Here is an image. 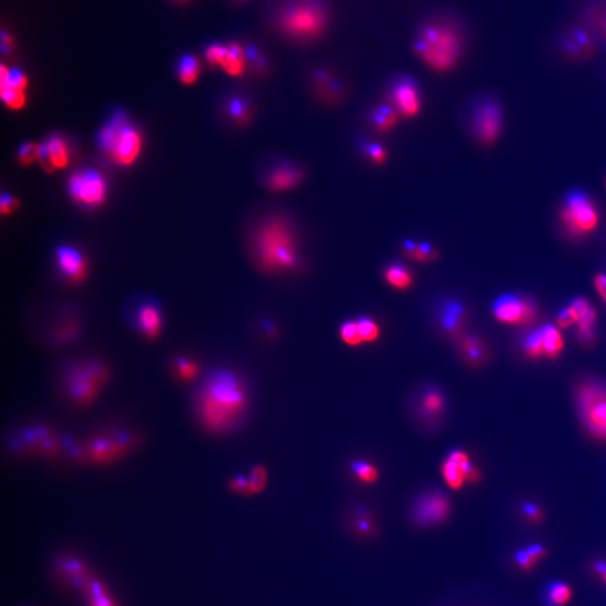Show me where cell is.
<instances>
[{
	"label": "cell",
	"mask_w": 606,
	"mask_h": 606,
	"mask_svg": "<svg viewBox=\"0 0 606 606\" xmlns=\"http://www.w3.org/2000/svg\"><path fill=\"white\" fill-rule=\"evenodd\" d=\"M251 254L255 267L267 275L299 274L306 262L300 228L283 210L267 213L251 237Z\"/></svg>",
	"instance_id": "cell-1"
},
{
	"label": "cell",
	"mask_w": 606,
	"mask_h": 606,
	"mask_svg": "<svg viewBox=\"0 0 606 606\" xmlns=\"http://www.w3.org/2000/svg\"><path fill=\"white\" fill-rule=\"evenodd\" d=\"M249 404V390L242 376L222 368L210 372L198 386L194 412L203 429L224 435L242 424Z\"/></svg>",
	"instance_id": "cell-2"
},
{
	"label": "cell",
	"mask_w": 606,
	"mask_h": 606,
	"mask_svg": "<svg viewBox=\"0 0 606 606\" xmlns=\"http://www.w3.org/2000/svg\"><path fill=\"white\" fill-rule=\"evenodd\" d=\"M464 51V36L456 23L435 19L422 25L413 43V52L435 72L454 69Z\"/></svg>",
	"instance_id": "cell-3"
},
{
	"label": "cell",
	"mask_w": 606,
	"mask_h": 606,
	"mask_svg": "<svg viewBox=\"0 0 606 606\" xmlns=\"http://www.w3.org/2000/svg\"><path fill=\"white\" fill-rule=\"evenodd\" d=\"M328 24L329 10L324 0H284L276 14L280 33L294 42L318 40Z\"/></svg>",
	"instance_id": "cell-4"
},
{
	"label": "cell",
	"mask_w": 606,
	"mask_h": 606,
	"mask_svg": "<svg viewBox=\"0 0 606 606\" xmlns=\"http://www.w3.org/2000/svg\"><path fill=\"white\" fill-rule=\"evenodd\" d=\"M109 376V368L103 362L97 359L76 362L69 365L64 372V390L73 404L90 406L97 400Z\"/></svg>",
	"instance_id": "cell-5"
},
{
	"label": "cell",
	"mask_w": 606,
	"mask_h": 606,
	"mask_svg": "<svg viewBox=\"0 0 606 606\" xmlns=\"http://www.w3.org/2000/svg\"><path fill=\"white\" fill-rule=\"evenodd\" d=\"M577 406L583 421L594 436L606 439V386L584 383L577 391Z\"/></svg>",
	"instance_id": "cell-6"
},
{
	"label": "cell",
	"mask_w": 606,
	"mask_h": 606,
	"mask_svg": "<svg viewBox=\"0 0 606 606\" xmlns=\"http://www.w3.org/2000/svg\"><path fill=\"white\" fill-rule=\"evenodd\" d=\"M306 180V170L301 164L289 158H279L267 167L262 183L272 194H288L299 188Z\"/></svg>",
	"instance_id": "cell-7"
},
{
	"label": "cell",
	"mask_w": 606,
	"mask_h": 606,
	"mask_svg": "<svg viewBox=\"0 0 606 606\" xmlns=\"http://www.w3.org/2000/svg\"><path fill=\"white\" fill-rule=\"evenodd\" d=\"M563 220L570 233L583 235L595 229L598 224V213L585 194L576 192L567 200L563 211Z\"/></svg>",
	"instance_id": "cell-8"
},
{
	"label": "cell",
	"mask_w": 606,
	"mask_h": 606,
	"mask_svg": "<svg viewBox=\"0 0 606 606\" xmlns=\"http://www.w3.org/2000/svg\"><path fill=\"white\" fill-rule=\"evenodd\" d=\"M386 99L395 107L402 119H415L421 112V91L411 76H399L394 80Z\"/></svg>",
	"instance_id": "cell-9"
},
{
	"label": "cell",
	"mask_w": 606,
	"mask_h": 606,
	"mask_svg": "<svg viewBox=\"0 0 606 606\" xmlns=\"http://www.w3.org/2000/svg\"><path fill=\"white\" fill-rule=\"evenodd\" d=\"M67 187L73 199L87 206H99L106 199V181L101 173L94 170L73 174Z\"/></svg>",
	"instance_id": "cell-10"
},
{
	"label": "cell",
	"mask_w": 606,
	"mask_h": 606,
	"mask_svg": "<svg viewBox=\"0 0 606 606\" xmlns=\"http://www.w3.org/2000/svg\"><path fill=\"white\" fill-rule=\"evenodd\" d=\"M494 315L497 320L505 324L527 326L536 322L538 311L530 300L504 295L495 302Z\"/></svg>",
	"instance_id": "cell-11"
},
{
	"label": "cell",
	"mask_w": 606,
	"mask_h": 606,
	"mask_svg": "<svg viewBox=\"0 0 606 606\" xmlns=\"http://www.w3.org/2000/svg\"><path fill=\"white\" fill-rule=\"evenodd\" d=\"M441 474L449 488L459 490L465 482L476 483L479 481V472L470 463V457L461 450L449 454L443 466Z\"/></svg>",
	"instance_id": "cell-12"
},
{
	"label": "cell",
	"mask_w": 606,
	"mask_h": 606,
	"mask_svg": "<svg viewBox=\"0 0 606 606\" xmlns=\"http://www.w3.org/2000/svg\"><path fill=\"white\" fill-rule=\"evenodd\" d=\"M450 502L439 492H429L422 495L415 505V521L421 525H438L448 518Z\"/></svg>",
	"instance_id": "cell-13"
},
{
	"label": "cell",
	"mask_w": 606,
	"mask_h": 606,
	"mask_svg": "<svg viewBox=\"0 0 606 606\" xmlns=\"http://www.w3.org/2000/svg\"><path fill=\"white\" fill-rule=\"evenodd\" d=\"M501 127L502 115L494 101H485L476 108L473 116V129L479 140L483 143L494 142L500 134Z\"/></svg>",
	"instance_id": "cell-14"
},
{
	"label": "cell",
	"mask_w": 606,
	"mask_h": 606,
	"mask_svg": "<svg viewBox=\"0 0 606 606\" xmlns=\"http://www.w3.org/2000/svg\"><path fill=\"white\" fill-rule=\"evenodd\" d=\"M142 137L138 131L126 124L121 128L109 155L121 165H131L140 155Z\"/></svg>",
	"instance_id": "cell-15"
},
{
	"label": "cell",
	"mask_w": 606,
	"mask_h": 606,
	"mask_svg": "<svg viewBox=\"0 0 606 606\" xmlns=\"http://www.w3.org/2000/svg\"><path fill=\"white\" fill-rule=\"evenodd\" d=\"M134 326L146 339L154 340L163 331V315L153 301H145L137 306L134 315Z\"/></svg>",
	"instance_id": "cell-16"
},
{
	"label": "cell",
	"mask_w": 606,
	"mask_h": 606,
	"mask_svg": "<svg viewBox=\"0 0 606 606\" xmlns=\"http://www.w3.org/2000/svg\"><path fill=\"white\" fill-rule=\"evenodd\" d=\"M467 311L461 302L448 300L441 303L437 311L438 326L445 335L450 338H461L466 322Z\"/></svg>",
	"instance_id": "cell-17"
},
{
	"label": "cell",
	"mask_w": 606,
	"mask_h": 606,
	"mask_svg": "<svg viewBox=\"0 0 606 606\" xmlns=\"http://www.w3.org/2000/svg\"><path fill=\"white\" fill-rule=\"evenodd\" d=\"M445 408V397L437 388L424 390L415 399V415L419 424L430 426L441 417Z\"/></svg>",
	"instance_id": "cell-18"
},
{
	"label": "cell",
	"mask_w": 606,
	"mask_h": 606,
	"mask_svg": "<svg viewBox=\"0 0 606 606\" xmlns=\"http://www.w3.org/2000/svg\"><path fill=\"white\" fill-rule=\"evenodd\" d=\"M313 80L315 97L324 105L335 106L343 101L346 96L345 87L333 73L327 70H317L313 73Z\"/></svg>",
	"instance_id": "cell-19"
},
{
	"label": "cell",
	"mask_w": 606,
	"mask_h": 606,
	"mask_svg": "<svg viewBox=\"0 0 606 606\" xmlns=\"http://www.w3.org/2000/svg\"><path fill=\"white\" fill-rule=\"evenodd\" d=\"M367 123L372 131L379 135H388L399 126L402 117L388 99L375 103L367 112Z\"/></svg>",
	"instance_id": "cell-20"
},
{
	"label": "cell",
	"mask_w": 606,
	"mask_h": 606,
	"mask_svg": "<svg viewBox=\"0 0 606 606\" xmlns=\"http://www.w3.org/2000/svg\"><path fill=\"white\" fill-rule=\"evenodd\" d=\"M127 440H121L114 437H101L89 443L85 449V457L94 463H106L114 461L127 452Z\"/></svg>",
	"instance_id": "cell-21"
},
{
	"label": "cell",
	"mask_w": 606,
	"mask_h": 606,
	"mask_svg": "<svg viewBox=\"0 0 606 606\" xmlns=\"http://www.w3.org/2000/svg\"><path fill=\"white\" fill-rule=\"evenodd\" d=\"M39 160L46 171L63 169L69 163V149L62 137L53 135L39 145Z\"/></svg>",
	"instance_id": "cell-22"
},
{
	"label": "cell",
	"mask_w": 606,
	"mask_h": 606,
	"mask_svg": "<svg viewBox=\"0 0 606 606\" xmlns=\"http://www.w3.org/2000/svg\"><path fill=\"white\" fill-rule=\"evenodd\" d=\"M58 267L61 273L69 281L79 283L83 281L87 275V264L85 258L76 249L63 246L56 252Z\"/></svg>",
	"instance_id": "cell-23"
},
{
	"label": "cell",
	"mask_w": 606,
	"mask_h": 606,
	"mask_svg": "<svg viewBox=\"0 0 606 606\" xmlns=\"http://www.w3.org/2000/svg\"><path fill=\"white\" fill-rule=\"evenodd\" d=\"M401 254L406 260L415 263H434L439 258V252L427 240H415L404 238L401 242Z\"/></svg>",
	"instance_id": "cell-24"
},
{
	"label": "cell",
	"mask_w": 606,
	"mask_h": 606,
	"mask_svg": "<svg viewBox=\"0 0 606 606\" xmlns=\"http://www.w3.org/2000/svg\"><path fill=\"white\" fill-rule=\"evenodd\" d=\"M382 274L385 283L397 291H408L415 284L412 271L401 262L386 264Z\"/></svg>",
	"instance_id": "cell-25"
},
{
	"label": "cell",
	"mask_w": 606,
	"mask_h": 606,
	"mask_svg": "<svg viewBox=\"0 0 606 606\" xmlns=\"http://www.w3.org/2000/svg\"><path fill=\"white\" fill-rule=\"evenodd\" d=\"M459 352L467 364L472 366L482 365L488 358V347L479 337L467 335L459 340Z\"/></svg>",
	"instance_id": "cell-26"
},
{
	"label": "cell",
	"mask_w": 606,
	"mask_h": 606,
	"mask_svg": "<svg viewBox=\"0 0 606 606\" xmlns=\"http://www.w3.org/2000/svg\"><path fill=\"white\" fill-rule=\"evenodd\" d=\"M563 50L573 56H583L591 53L594 49V42L585 30L576 28L570 30L561 42Z\"/></svg>",
	"instance_id": "cell-27"
},
{
	"label": "cell",
	"mask_w": 606,
	"mask_h": 606,
	"mask_svg": "<svg viewBox=\"0 0 606 606\" xmlns=\"http://www.w3.org/2000/svg\"><path fill=\"white\" fill-rule=\"evenodd\" d=\"M246 60H247L246 53L242 46L238 44H231V45L226 46V52H224L220 67L228 74L233 76H240L245 70Z\"/></svg>",
	"instance_id": "cell-28"
},
{
	"label": "cell",
	"mask_w": 606,
	"mask_h": 606,
	"mask_svg": "<svg viewBox=\"0 0 606 606\" xmlns=\"http://www.w3.org/2000/svg\"><path fill=\"white\" fill-rule=\"evenodd\" d=\"M126 124H127V118H126L124 112L115 114L114 117L110 119L109 123L101 129V134H99L101 149L109 154L121 128Z\"/></svg>",
	"instance_id": "cell-29"
},
{
	"label": "cell",
	"mask_w": 606,
	"mask_h": 606,
	"mask_svg": "<svg viewBox=\"0 0 606 606\" xmlns=\"http://www.w3.org/2000/svg\"><path fill=\"white\" fill-rule=\"evenodd\" d=\"M358 149L370 163L376 167H383L388 161V152L386 147L374 140L361 138L358 140Z\"/></svg>",
	"instance_id": "cell-30"
},
{
	"label": "cell",
	"mask_w": 606,
	"mask_h": 606,
	"mask_svg": "<svg viewBox=\"0 0 606 606\" xmlns=\"http://www.w3.org/2000/svg\"><path fill=\"white\" fill-rule=\"evenodd\" d=\"M568 308L573 313L577 327H594L596 313L587 300L582 297L576 299Z\"/></svg>",
	"instance_id": "cell-31"
},
{
	"label": "cell",
	"mask_w": 606,
	"mask_h": 606,
	"mask_svg": "<svg viewBox=\"0 0 606 606\" xmlns=\"http://www.w3.org/2000/svg\"><path fill=\"white\" fill-rule=\"evenodd\" d=\"M173 370L183 382H191L200 375V366L197 362L187 356H180L173 362Z\"/></svg>",
	"instance_id": "cell-32"
},
{
	"label": "cell",
	"mask_w": 606,
	"mask_h": 606,
	"mask_svg": "<svg viewBox=\"0 0 606 606\" xmlns=\"http://www.w3.org/2000/svg\"><path fill=\"white\" fill-rule=\"evenodd\" d=\"M543 336V349L545 354L549 357H556L561 349L564 348V339L557 328L554 326H545L541 331Z\"/></svg>",
	"instance_id": "cell-33"
},
{
	"label": "cell",
	"mask_w": 606,
	"mask_h": 606,
	"mask_svg": "<svg viewBox=\"0 0 606 606\" xmlns=\"http://www.w3.org/2000/svg\"><path fill=\"white\" fill-rule=\"evenodd\" d=\"M228 114L231 119L240 125H245L252 119V103L245 98L235 97L228 101Z\"/></svg>",
	"instance_id": "cell-34"
},
{
	"label": "cell",
	"mask_w": 606,
	"mask_h": 606,
	"mask_svg": "<svg viewBox=\"0 0 606 606\" xmlns=\"http://www.w3.org/2000/svg\"><path fill=\"white\" fill-rule=\"evenodd\" d=\"M0 94L3 103L10 109H21L26 101L24 90L12 87L7 82H0Z\"/></svg>",
	"instance_id": "cell-35"
},
{
	"label": "cell",
	"mask_w": 606,
	"mask_h": 606,
	"mask_svg": "<svg viewBox=\"0 0 606 606\" xmlns=\"http://www.w3.org/2000/svg\"><path fill=\"white\" fill-rule=\"evenodd\" d=\"M545 555V550L540 545H532L516 554V563L522 570H530Z\"/></svg>",
	"instance_id": "cell-36"
},
{
	"label": "cell",
	"mask_w": 606,
	"mask_h": 606,
	"mask_svg": "<svg viewBox=\"0 0 606 606\" xmlns=\"http://www.w3.org/2000/svg\"><path fill=\"white\" fill-rule=\"evenodd\" d=\"M572 596H573L572 589L565 583L556 582L549 585L547 597H548L549 604H552V605H566L572 600Z\"/></svg>",
	"instance_id": "cell-37"
},
{
	"label": "cell",
	"mask_w": 606,
	"mask_h": 606,
	"mask_svg": "<svg viewBox=\"0 0 606 606\" xmlns=\"http://www.w3.org/2000/svg\"><path fill=\"white\" fill-rule=\"evenodd\" d=\"M199 62L191 55L182 59L179 65V78L185 85H192L199 76Z\"/></svg>",
	"instance_id": "cell-38"
},
{
	"label": "cell",
	"mask_w": 606,
	"mask_h": 606,
	"mask_svg": "<svg viewBox=\"0 0 606 606\" xmlns=\"http://www.w3.org/2000/svg\"><path fill=\"white\" fill-rule=\"evenodd\" d=\"M352 472L359 482L365 484H372L379 479V470L367 461H354L352 465Z\"/></svg>",
	"instance_id": "cell-39"
},
{
	"label": "cell",
	"mask_w": 606,
	"mask_h": 606,
	"mask_svg": "<svg viewBox=\"0 0 606 606\" xmlns=\"http://www.w3.org/2000/svg\"><path fill=\"white\" fill-rule=\"evenodd\" d=\"M358 329L364 343H373L379 337V326L370 317H362L357 320Z\"/></svg>",
	"instance_id": "cell-40"
},
{
	"label": "cell",
	"mask_w": 606,
	"mask_h": 606,
	"mask_svg": "<svg viewBox=\"0 0 606 606\" xmlns=\"http://www.w3.org/2000/svg\"><path fill=\"white\" fill-rule=\"evenodd\" d=\"M340 338L343 339L346 345L357 347L364 343L362 339L361 333L358 329L357 322H346L342 324L339 329Z\"/></svg>",
	"instance_id": "cell-41"
},
{
	"label": "cell",
	"mask_w": 606,
	"mask_h": 606,
	"mask_svg": "<svg viewBox=\"0 0 606 606\" xmlns=\"http://www.w3.org/2000/svg\"><path fill=\"white\" fill-rule=\"evenodd\" d=\"M249 493L258 494L264 491L267 484V470L261 465L255 466L249 477Z\"/></svg>",
	"instance_id": "cell-42"
},
{
	"label": "cell",
	"mask_w": 606,
	"mask_h": 606,
	"mask_svg": "<svg viewBox=\"0 0 606 606\" xmlns=\"http://www.w3.org/2000/svg\"><path fill=\"white\" fill-rule=\"evenodd\" d=\"M525 349L527 354L531 357H540V356L545 355L543 336H541L540 331L531 333L527 337L525 342Z\"/></svg>",
	"instance_id": "cell-43"
},
{
	"label": "cell",
	"mask_w": 606,
	"mask_h": 606,
	"mask_svg": "<svg viewBox=\"0 0 606 606\" xmlns=\"http://www.w3.org/2000/svg\"><path fill=\"white\" fill-rule=\"evenodd\" d=\"M60 570L64 575L74 578L76 576L87 575L85 565L74 558H65L61 561Z\"/></svg>",
	"instance_id": "cell-44"
},
{
	"label": "cell",
	"mask_w": 606,
	"mask_h": 606,
	"mask_svg": "<svg viewBox=\"0 0 606 606\" xmlns=\"http://www.w3.org/2000/svg\"><path fill=\"white\" fill-rule=\"evenodd\" d=\"M19 158L24 165H30L35 160H39V145L33 143H25L19 149Z\"/></svg>",
	"instance_id": "cell-45"
},
{
	"label": "cell",
	"mask_w": 606,
	"mask_h": 606,
	"mask_svg": "<svg viewBox=\"0 0 606 606\" xmlns=\"http://www.w3.org/2000/svg\"><path fill=\"white\" fill-rule=\"evenodd\" d=\"M229 488L235 493H240L242 495H251L249 493V479H246L244 476H237L231 479L229 483Z\"/></svg>",
	"instance_id": "cell-46"
},
{
	"label": "cell",
	"mask_w": 606,
	"mask_h": 606,
	"mask_svg": "<svg viewBox=\"0 0 606 606\" xmlns=\"http://www.w3.org/2000/svg\"><path fill=\"white\" fill-rule=\"evenodd\" d=\"M224 52H226V46L220 45V44H213V45L209 46L208 50H207V59H208L210 63L219 64L220 65V62H222V58H224Z\"/></svg>",
	"instance_id": "cell-47"
},
{
	"label": "cell",
	"mask_w": 606,
	"mask_h": 606,
	"mask_svg": "<svg viewBox=\"0 0 606 606\" xmlns=\"http://www.w3.org/2000/svg\"><path fill=\"white\" fill-rule=\"evenodd\" d=\"M85 591L88 593L89 597L90 598H94V597H101L105 596L107 594L106 588L103 587V584L101 582H98L94 578L89 579L88 584H87V587H85Z\"/></svg>",
	"instance_id": "cell-48"
},
{
	"label": "cell",
	"mask_w": 606,
	"mask_h": 606,
	"mask_svg": "<svg viewBox=\"0 0 606 606\" xmlns=\"http://www.w3.org/2000/svg\"><path fill=\"white\" fill-rule=\"evenodd\" d=\"M577 336L582 345H593L595 339L594 327H577Z\"/></svg>",
	"instance_id": "cell-49"
},
{
	"label": "cell",
	"mask_w": 606,
	"mask_h": 606,
	"mask_svg": "<svg viewBox=\"0 0 606 606\" xmlns=\"http://www.w3.org/2000/svg\"><path fill=\"white\" fill-rule=\"evenodd\" d=\"M17 206V201L10 196V194H3L1 199H0V209L3 215H8L10 212L15 210Z\"/></svg>",
	"instance_id": "cell-50"
},
{
	"label": "cell",
	"mask_w": 606,
	"mask_h": 606,
	"mask_svg": "<svg viewBox=\"0 0 606 606\" xmlns=\"http://www.w3.org/2000/svg\"><path fill=\"white\" fill-rule=\"evenodd\" d=\"M575 322V318H574L573 313L570 311V308H567V309L563 310L558 315V324L559 326L563 328H568L572 326Z\"/></svg>",
	"instance_id": "cell-51"
},
{
	"label": "cell",
	"mask_w": 606,
	"mask_h": 606,
	"mask_svg": "<svg viewBox=\"0 0 606 606\" xmlns=\"http://www.w3.org/2000/svg\"><path fill=\"white\" fill-rule=\"evenodd\" d=\"M595 286L600 293V297H603V300L606 303V275L605 274H598L595 278Z\"/></svg>",
	"instance_id": "cell-52"
},
{
	"label": "cell",
	"mask_w": 606,
	"mask_h": 606,
	"mask_svg": "<svg viewBox=\"0 0 606 606\" xmlns=\"http://www.w3.org/2000/svg\"><path fill=\"white\" fill-rule=\"evenodd\" d=\"M525 511L531 520H534V521H539L541 514H540V511L536 509V506L532 505V504H527V505L525 506Z\"/></svg>",
	"instance_id": "cell-53"
},
{
	"label": "cell",
	"mask_w": 606,
	"mask_h": 606,
	"mask_svg": "<svg viewBox=\"0 0 606 606\" xmlns=\"http://www.w3.org/2000/svg\"><path fill=\"white\" fill-rule=\"evenodd\" d=\"M357 527L361 529V530L365 531V532H370V527H372V523H370V520L367 518H359L357 520Z\"/></svg>",
	"instance_id": "cell-54"
},
{
	"label": "cell",
	"mask_w": 606,
	"mask_h": 606,
	"mask_svg": "<svg viewBox=\"0 0 606 606\" xmlns=\"http://www.w3.org/2000/svg\"><path fill=\"white\" fill-rule=\"evenodd\" d=\"M604 21V23H603L604 30H605V32H606V10H605V16H604V21Z\"/></svg>",
	"instance_id": "cell-55"
},
{
	"label": "cell",
	"mask_w": 606,
	"mask_h": 606,
	"mask_svg": "<svg viewBox=\"0 0 606 606\" xmlns=\"http://www.w3.org/2000/svg\"><path fill=\"white\" fill-rule=\"evenodd\" d=\"M603 576H604V581H605V582H606V570H605V572H604V573H603Z\"/></svg>",
	"instance_id": "cell-56"
}]
</instances>
